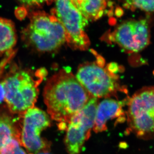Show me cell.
<instances>
[{"label":"cell","instance_id":"1","mask_svg":"<svg viewBox=\"0 0 154 154\" xmlns=\"http://www.w3.org/2000/svg\"><path fill=\"white\" fill-rule=\"evenodd\" d=\"M92 97L76 77L63 69L48 79L43 91L47 112L53 120L68 123Z\"/></svg>","mask_w":154,"mask_h":154},{"label":"cell","instance_id":"2","mask_svg":"<svg viewBox=\"0 0 154 154\" xmlns=\"http://www.w3.org/2000/svg\"><path fill=\"white\" fill-rule=\"evenodd\" d=\"M45 74L43 69L34 71L17 65L11 67L0 83L10 113L21 115L34 107L39 94L38 87Z\"/></svg>","mask_w":154,"mask_h":154},{"label":"cell","instance_id":"3","mask_svg":"<svg viewBox=\"0 0 154 154\" xmlns=\"http://www.w3.org/2000/svg\"><path fill=\"white\" fill-rule=\"evenodd\" d=\"M29 17L30 22L22 33V40L28 47L38 52H50L66 42L65 30L55 16L38 11Z\"/></svg>","mask_w":154,"mask_h":154},{"label":"cell","instance_id":"4","mask_svg":"<svg viewBox=\"0 0 154 154\" xmlns=\"http://www.w3.org/2000/svg\"><path fill=\"white\" fill-rule=\"evenodd\" d=\"M128 129L145 140L154 139V87L139 90L127 101Z\"/></svg>","mask_w":154,"mask_h":154},{"label":"cell","instance_id":"5","mask_svg":"<svg viewBox=\"0 0 154 154\" xmlns=\"http://www.w3.org/2000/svg\"><path fill=\"white\" fill-rule=\"evenodd\" d=\"M99 61L87 63L79 67L76 78L92 97L109 98L122 91L113 66L105 67Z\"/></svg>","mask_w":154,"mask_h":154},{"label":"cell","instance_id":"6","mask_svg":"<svg viewBox=\"0 0 154 154\" xmlns=\"http://www.w3.org/2000/svg\"><path fill=\"white\" fill-rule=\"evenodd\" d=\"M55 8L51 14L63 26L66 34V43L76 49L86 50L90 45L85 28L88 20L75 5L73 0H54Z\"/></svg>","mask_w":154,"mask_h":154},{"label":"cell","instance_id":"7","mask_svg":"<svg viewBox=\"0 0 154 154\" xmlns=\"http://www.w3.org/2000/svg\"><path fill=\"white\" fill-rule=\"evenodd\" d=\"M19 116L21 145L30 153L49 152L51 143L41 136L42 132L51 126L49 115L34 106Z\"/></svg>","mask_w":154,"mask_h":154},{"label":"cell","instance_id":"8","mask_svg":"<svg viewBox=\"0 0 154 154\" xmlns=\"http://www.w3.org/2000/svg\"><path fill=\"white\" fill-rule=\"evenodd\" d=\"M109 41L118 45L127 52L141 51L150 42V30L146 19L122 22L107 34Z\"/></svg>","mask_w":154,"mask_h":154},{"label":"cell","instance_id":"9","mask_svg":"<svg viewBox=\"0 0 154 154\" xmlns=\"http://www.w3.org/2000/svg\"><path fill=\"white\" fill-rule=\"evenodd\" d=\"M124 102L109 99L98 104L93 130L98 133L107 130V123L110 119L118 118L120 122L125 119L123 107Z\"/></svg>","mask_w":154,"mask_h":154},{"label":"cell","instance_id":"10","mask_svg":"<svg viewBox=\"0 0 154 154\" xmlns=\"http://www.w3.org/2000/svg\"><path fill=\"white\" fill-rule=\"evenodd\" d=\"M11 113L0 110V150L13 139L20 143L21 127L19 119L17 120Z\"/></svg>","mask_w":154,"mask_h":154},{"label":"cell","instance_id":"11","mask_svg":"<svg viewBox=\"0 0 154 154\" xmlns=\"http://www.w3.org/2000/svg\"><path fill=\"white\" fill-rule=\"evenodd\" d=\"M65 138V145L69 154H79L91 134L79 125L69 122Z\"/></svg>","mask_w":154,"mask_h":154},{"label":"cell","instance_id":"12","mask_svg":"<svg viewBox=\"0 0 154 154\" xmlns=\"http://www.w3.org/2000/svg\"><path fill=\"white\" fill-rule=\"evenodd\" d=\"M98 104V99L91 97L81 110L71 117L69 122L79 125L88 132L91 133V129L95 123Z\"/></svg>","mask_w":154,"mask_h":154},{"label":"cell","instance_id":"13","mask_svg":"<svg viewBox=\"0 0 154 154\" xmlns=\"http://www.w3.org/2000/svg\"><path fill=\"white\" fill-rule=\"evenodd\" d=\"M88 21H96L104 15L109 0H73Z\"/></svg>","mask_w":154,"mask_h":154},{"label":"cell","instance_id":"14","mask_svg":"<svg viewBox=\"0 0 154 154\" xmlns=\"http://www.w3.org/2000/svg\"><path fill=\"white\" fill-rule=\"evenodd\" d=\"M17 41V30L14 22L0 18V56L11 51Z\"/></svg>","mask_w":154,"mask_h":154},{"label":"cell","instance_id":"15","mask_svg":"<svg viewBox=\"0 0 154 154\" xmlns=\"http://www.w3.org/2000/svg\"><path fill=\"white\" fill-rule=\"evenodd\" d=\"M123 7L131 11L140 10L147 13H154V0H123Z\"/></svg>","mask_w":154,"mask_h":154},{"label":"cell","instance_id":"16","mask_svg":"<svg viewBox=\"0 0 154 154\" xmlns=\"http://www.w3.org/2000/svg\"><path fill=\"white\" fill-rule=\"evenodd\" d=\"M18 140L13 139L0 150V154H27Z\"/></svg>","mask_w":154,"mask_h":154},{"label":"cell","instance_id":"17","mask_svg":"<svg viewBox=\"0 0 154 154\" xmlns=\"http://www.w3.org/2000/svg\"><path fill=\"white\" fill-rule=\"evenodd\" d=\"M22 5L27 7L41 6L47 4L50 5L54 0H18Z\"/></svg>","mask_w":154,"mask_h":154},{"label":"cell","instance_id":"18","mask_svg":"<svg viewBox=\"0 0 154 154\" xmlns=\"http://www.w3.org/2000/svg\"><path fill=\"white\" fill-rule=\"evenodd\" d=\"M35 154H50L49 153V152H40L37 153Z\"/></svg>","mask_w":154,"mask_h":154}]
</instances>
